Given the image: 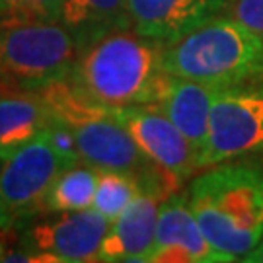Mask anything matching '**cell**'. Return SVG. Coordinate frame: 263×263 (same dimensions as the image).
I'll return each instance as SVG.
<instances>
[{
  "label": "cell",
  "mask_w": 263,
  "mask_h": 263,
  "mask_svg": "<svg viewBox=\"0 0 263 263\" xmlns=\"http://www.w3.org/2000/svg\"><path fill=\"white\" fill-rule=\"evenodd\" d=\"M164 68L218 88L254 84L263 80V37L220 14L164 45Z\"/></svg>",
  "instance_id": "4"
},
{
  "label": "cell",
  "mask_w": 263,
  "mask_h": 263,
  "mask_svg": "<svg viewBox=\"0 0 263 263\" xmlns=\"http://www.w3.org/2000/svg\"><path fill=\"white\" fill-rule=\"evenodd\" d=\"M4 232H0V261H6V257H8V248H6V240L2 238Z\"/></svg>",
  "instance_id": "21"
},
{
  "label": "cell",
  "mask_w": 263,
  "mask_h": 263,
  "mask_svg": "<svg viewBox=\"0 0 263 263\" xmlns=\"http://www.w3.org/2000/svg\"><path fill=\"white\" fill-rule=\"evenodd\" d=\"M72 164L78 162L57 146L49 129L6 154L0 164V232L10 234L43 216L49 189Z\"/></svg>",
  "instance_id": "6"
},
{
  "label": "cell",
  "mask_w": 263,
  "mask_h": 263,
  "mask_svg": "<svg viewBox=\"0 0 263 263\" xmlns=\"http://www.w3.org/2000/svg\"><path fill=\"white\" fill-rule=\"evenodd\" d=\"M113 111L146 158L154 162L178 189L199 172L191 144L156 104L117 107Z\"/></svg>",
  "instance_id": "9"
},
{
  "label": "cell",
  "mask_w": 263,
  "mask_h": 263,
  "mask_svg": "<svg viewBox=\"0 0 263 263\" xmlns=\"http://www.w3.org/2000/svg\"><path fill=\"white\" fill-rule=\"evenodd\" d=\"M63 0H0V26L22 22H57Z\"/></svg>",
  "instance_id": "18"
},
{
  "label": "cell",
  "mask_w": 263,
  "mask_h": 263,
  "mask_svg": "<svg viewBox=\"0 0 263 263\" xmlns=\"http://www.w3.org/2000/svg\"><path fill=\"white\" fill-rule=\"evenodd\" d=\"M107 228L109 220L94 209L37 216L18 230V252H8L6 261H98Z\"/></svg>",
  "instance_id": "8"
},
{
  "label": "cell",
  "mask_w": 263,
  "mask_h": 263,
  "mask_svg": "<svg viewBox=\"0 0 263 263\" xmlns=\"http://www.w3.org/2000/svg\"><path fill=\"white\" fill-rule=\"evenodd\" d=\"M139 191H141V183L137 178H133L129 174H121V172L100 170L92 209L105 216L109 222H113L133 199L137 197Z\"/></svg>",
  "instance_id": "17"
},
{
  "label": "cell",
  "mask_w": 263,
  "mask_h": 263,
  "mask_svg": "<svg viewBox=\"0 0 263 263\" xmlns=\"http://www.w3.org/2000/svg\"><path fill=\"white\" fill-rule=\"evenodd\" d=\"M53 119L41 92H0V160L45 131Z\"/></svg>",
  "instance_id": "15"
},
{
  "label": "cell",
  "mask_w": 263,
  "mask_h": 263,
  "mask_svg": "<svg viewBox=\"0 0 263 263\" xmlns=\"http://www.w3.org/2000/svg\"><path fill=\"white\" fill-rule=\"evenodd\" d=\"M224 162L263 166V80L222 88L216 96L197 168L201 172Z\"/></svg>",
  "instance_id": "7"
},
{
  "label": "cell",
  "mask_w": 263,
  "mask_h": 263,
  "mask_svg": "<svg viewBox=\"0 0 263 263\" xmlns=\"http://www.w3.org/2000/svg\"><path fill=\"white\" fill-rule=\"evenodd\" d=\"M100 170L84 162L72 164L59 174L45 199V213H76L92 209L96 189H98ZM43 213V215H45Z\"/></svg>",
  "instance_id": "16"
},
{
  "label": "cell",
  "mask_w": 263,
  "mask_h": 263,
  "mask_svg": "<svg viewBox=\"0 0 263 263\" xmlns=\"http://www.w3.org/2000/svg\"><path fill=\"white\" fill-rule=\"evenodd\" d=\"M160 203V195L141 189L121 215L109 222L98 252V261L146 263V255L154 242Z\"/></svg>",
  "instance_id": "12"
},
{
  "label": "cell",
  "mask_w": 263,
  "mask_h": 263,
  "mask_svg": "<svg viewBox=\"0 0 263 263\" xmlns=\"http://www.w3.org/2000/svg\"><path fill=\"white\" fill-rule=\"evenodd\" d=\"M80 47L59 22L0 26V92H41L68 80Z\"/></svg>",
  "instance_id": "5"
},
{
  "label": "cell",
  "mask_w": 263,
  "mask_h": 263,
  "mask_svg": "<svg viewBox=\"0 0 263 263\" xmlns=\"http://www.w3.org/2000/svg\"><path fill=\"white\" fill-rule=\"evenodd\" d=\"M224 14L263 37V0H228Z\"/></svg>",
  "instance_id": "19"
},
{
  "label": "cell",
  "mask_w": 263,
  "mask_h": 263,
  "mask_svg": "<svg viewBox=\"0 0 263 263\" xmlns=\"http://www.w3.org/2000/svg\"><path fill=\"white\" fill-rule=\"evenodd\" d=\"M220 90L222 88L218 86L170 74L156 104L187 139L195 152L197 164L207 146L211 109Z\"/></svg>",
  "instance_id": "13"
},
{
  "label": "cell",
  "mask_w": 263,
  "mask_h": 263,
  "mask_svg": "<svg viewBox=\"0 0 263 263\" xmlns=\"http://www.w3.org/2000/svg\"><path fill=\"white\" fill-rule=\"evenodd\" d=\"M164 43L125 29L86 47L68 76V84L104 107L158 104L168 80Z\"/></svg>",
  "instance_id": "2"
},
{
  "label": "cell",
  "mask_w": 263,
  "mask_h": 263,
  "mask_svg": "<svg viewBox=\"0 0 263 263\" xmlns=\"http://www.w3.org/2000/svg\"><path fill=\"white\" fill-rule=\"evenodd\" d=\"M146 263H222L199 228L187 191H176L162 199Z\"/></svg>",
  "instance_id": "10"
},
{
  "label": "cell",
  "mask_w": 263,
  "mask_h": 263,
  "mask_svg": "<svg viewBox=\"0 0 263 263\" xmlns=\"http://www.w3.org/2000/svg\"><path fill=\"white\" fill-rule=\"evenodd\" d=\"M63 24L74 37L80 53L100 39L131 29L127 0H63L59 12Z\"/></svg>",
  "instance_id": "14"
},
{
  "label": "cell",
  "mask_w": 263,
  "mask_h": 263,
  "mask_svg": "<svg viewBox=\"0 0 263 263\" xmlns=\"http://www.w3.org/2000/svg\"><path fill=\"white\" fill-rule=\"evenodd\" d=\"M57 119L72 133L80 162L96 170L121 172L139 179L141 189L160 197L179 191L162 170L146 158L111 107L94 104L80 96L68 80L41 90Z\"/></svg>",
  "instance_id": "3"
},
{
  "label": "cell",
  "mask_w": 263,
  "mask_h": 263,
  "mask_svg": "<svg viewBox=\"0 0 263 263\" xmlns=\"http://www.w3.org/2000/svg\"><path fill=\"white\" fill-rule=\"evenodd\" d=\"M189 207L220 261H244L263 236V166L224 162L201 170L187 187Z\"/></svg>",
  "instance_id": "1"
},
{
  "label": "cell",
  "mask_w": 263,
  "mask_h": 263,
  "mask_svg": "<svg viewBox=\"0 0 263 263\" xmlns=\"http://www.w3.org/2000/svg\"><path fill=\"white\" fill-rule=\"evenodd\" d=\"M244 263H263V236L259 240V244L244 257Z\"/></svg>",
  "instance_id": "20"
},
{
  "label": "cell",
  "mask_w": 263,
  "mask_h": 263,
  "mask_svg": "<svg viewBox=\"0 0 263 263\" xmlns=\"http://www.w3.org/2000/svg\"><path fill=\"white\" fill-rule=\"evenodd\" d=\"M131 29L168 45L226 12L228 0H127Z\"/></svg>",
  "instance_id": "11"
}]
</instances>
